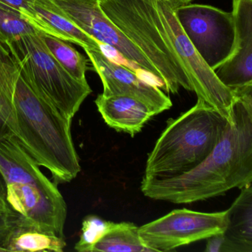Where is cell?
<instances>
[{
	"instance_id": "cell-1",
	"label": "cell",
	"mask_w": 252,
	"mask_h": 252,
	"mask_svg": "<svg viewBox=\"0 0 252 252\" xmlns=\"http://www.w3.org/2000/svg\"><path fill=\"white\" fill-rule=\"evenodd\" d=\"M231 119L209 156L192 170L166 179L143 180L153 200L191 203L242 189L252 181V85L232 91Z\"/></svg>"
},
{
	"instance_id": "cell-2",
	"label": "cell",
	"mask_w": 252,
	"mask_h": 252,
	"mask_svg": "<svg viewBox=\"0 0 252 252\" xmlns=\"http://www.w3.org/2000/svg\"><path fill=\"white\" fill-rule=\"evenodd\" d=\"M14 136L56 184L70 182L81 171L71 134L72 119L41 96L20 70L14 95Z\"/></svg>"
},
{
	"instance_id": "cell-3",
	"label": "cell",
	"mask_w": 252,
	"mask_h": 252,
	"mask_svg": "<svg viewBox=\"0 0 252 252\" xmlns=\"http://www.w3.org/2000/svg\"><path fill=\"white\" fill-rule=\"evenodd\" d=\"M0 175L15 224L65 238L64 197L12 134L0 141Z\"/></svg>"
},
{
	"instance_id": "cell-4",
	"label": "cell",
	"mask_w": 252,
	"mask_h": 252,
	"mask_svg": "<svg viewBox=\"0 0 252 252\" xmlns=\"http://www.w3.org/2000/svg\"><path fill=\"white\" fill-rule=\"evenodd\" d=\"M228 119L197 98L194 107L169 119L149 155L143 180L166 179L192 170L212 153Z\"/></svg>"
},
{
	"instance_id": "cell-5",
	"label": "cell",
	"mask_w": 252,
	"mask_h": 252,
	"mask_svg": "<svg viewBox=\"0 0 252 252\" xmlns=\"http://www.w3.org/2000/svg\"><path fill=\"white\" fill-rule=\"evenodd\" d=\"M104 14L144 54L161 76L162 88L192 91L158 12L156 0H99Z\"/></svg>"
},
{
	"instance_id": "cell-6",
	"label": "cell",
	"mask_w": 252,
	"mask_h": 252,
	"mask_svg": "<svg viewBox=\"0 0 252 252\" xmlns=\"http://www.w3.org/2000/svg\"><path fill=\"white\" fill-rule=\"evenodd\" d=\"M8 50L35 91L73 119L92 93L88 82L76 80L56 60L39 32L23 36Z\"/></svg>"
},
{
	"instance_id": "cell-7",
	"label": "cell",
	"mask_w": 252,
	"mask_h": 252,
	"mask_svg": "<svg viewBox=\"0 0 252 252\" xmlns=\"http://www.w3.org/2000/svg\"><path fill=\"white\" fill-rule=\"evenodd\" d=\"M174 11L197 54L213 71L216 70L234 49L236 32L232 13L211 5L190 3Z\"/></svg>"
},
{
	"instance_id": "cell-8",
	"label": "cell",
	"mask_w": 252,
	"mask_h": 252,
	"mask_svg": "<svg viewBox=\"0 0 252 252\" xmlns=\"http://www.w3.org/2000/svg\"><path fill=\"white\" fill-rule=\"evenodd\" d=\"M156 2L163 28L188 76L193 92L197 98L203 100L230 120L234 100L232 92L221 83L215 72L197 54L180 26L168 0H156Z\"/></svg>"
},
{
	"instance_id": "cell-9",
	"label": "cell",
	"mask_w": 252,
	"mask_h": 252,
	"mask_svg": "<svg viewBox=\"0 0 252 252\" xmlns=\"http://www.w3.org/2000/svg\"><path fill=\"white\" fill-rule=\"evenodd\" d=\"M228 211L195 212L175 209L138 228L140 238L152 252H169L225 232Z\"/></svg>"
},
{
	"instance_id": "cell-10",
	"label": "cell",
	"mask_w": 252,
	"mask_h": 252,
	"mask_svg": "<svg viewBox=\"0 0 252 252\" xmlns=\"http://www.w3.org/2000/svg\"><path fill=\"white\" fill-rule=\"evenodd\" d=\"M85 33L110 47L137 68L158 81L161 76L144 54L124 34L101 9L99 0H53Z\"/></svg>"
},
{
	"instance_id": "cell-11",
	"label": "cell",
	"mask_w": 252,
	"mask_h": 252,
	"mask_svg": "<svg viewBox=\"0 0 252 252\" xmlns=\"http://www.w3.org/2000/svg\"><path fill=\"white\" fill-rule=\"evenodd\" d=\"M85 51L93 68L101 78L103 95L133 97L147 104L156 115L172 107V101L161 90L146 82L128 67L113 62L102 49Z\"/></svg>"
},
{
	"instance_id": "cell-12",
	"label": "cell",
	"mask_w": 252,
	"mask_h": 252,
	"mask_svg": "<svg viewBox=\"0 0 252 252\" xmlns=\"http://www.w3.org/2000/svg\"><path fill=\"white\" fill-rule=\"evenodd\" d=\"M235 43L228 58L214 70L232 91L252 85V0H232Z\"/></svg>"
},
{
	"instance_id": "cell-13",
	"label": "cell",
	"mask_w": 252,
	"mask_h": 252,
	"mask_svg": "<svg viewBox=\"0 0 252 252\" xmlns=\"http://www.w3.org/2000/svg\"><path fill=\"white\" fill-rule=\"evenodd\" d=\"M95 104L109 126L132 137L139 133L145 124L156 115L147 104L129 95L106 96L101 94L97 96Z\"/></svg>"
},
{
	"instance_id": "cell-14",
	"label": "cell",
	"mask_w": 252,
	"mask_h": 252,
	"mask_svg": "<svg viewBox=\"0 0 252 252\" xmlns=\"http://www.w3.org/2000/svg\"><path fill=\"white\" fill-rule=\"evenodd\" d=\"M33 8L39 32L85 49L101 50V45L76 26L53 0H33Z\"/></svg>"
},
{
	"instance_id": "cell-15",
	"label": "cell",
	"mask_w": 252,
	"mask_h": 252,
	"mask_svg": "<svg viewBox=\"0 0 252 252\" xmlns=\"http://www.w3.org/2000/svg\"><path fill=\"white\" fill-rule=\"evenodd\" d=\"M228 211V225L223 234L231 252H252V184L241 189Z\"/></svg>"
},
{
	"instance_id": "cell-16",
	"label": "cell",
	"mask_w": 252,
	"mask_h": 252,
	"mask_svg": "<svg viewBox=\"0 0 252 252\" xmlns=\"http://www.w3.org/2000/svg\"><path fill=\"white\" fill-rule=\"evenodd\" d=\"M65 238L32 226L15 224L4 243L5 252H63Z\"/></svg>"
},
{
	"instance_id": "cell-17",
	"label": "cell",
	"mask_w": 252,
	"mask_h": 252,
	"mask_svg": "<svg viewBox=\"0 0 252 252\" xmlns=\"http://www.w3.org/2000/svg\"><path fill=\"white\" fill-rule=\"evenodd\" d=\"M20 68L9 51L0 42V116L12 134L15 130L14 95Z\"/></svg>"
},
{
	"instance_id": "cell-18",
	"label": "cell",
	"mask_w": 252,
	"mask_h": 252,
	"mask_svg": "<svg viewBox=\"0 0 252 252\" xmlns=\"http://www.w3.org/2000/svg\"><path fill=\"white\" fill-rule=\"evenodd\" d=\"M138 228L132 222H113L104 237L94 246L92 252H152L141 242Z\"/></svg>"
},
{
	"instance_id": "cell-19",
	"label": "cell",
	"mask_w": 252,
	"mask_h": 252,
	"mask_svg": "<svg viewBox=\"0 0 252 252\" xmlns=\"http://www.w3.org/2000/svg\"><path fill=\"white\" fill-rule=\"evenodd\" d=\"M39 34L51 55L73 78L83 83L88 82V60L82 54L65 41L42 32Z\"/></svg>"
},
{
	"instance_id": "cell-20",
	"label": "cell",
	"mask_w": 252,
	"mask_h": 252,
	"mask_svg": "<svg viewBox=\"0 0 252 252\" xmlns=\"http://www.w3.org/2000/svg\"><path fill=\"white\" fill-rule=\"evenodd\" d=\"M38 32L21 13L0 2V42L7 49L23 36Z\"/></svg>"
},
{
	"instance_id": "cell-21",
	"label": "cell",
	"mask_w": 252,
	"mask_h": 252,
	"mask_svg": "<svg viewBox=\"0 0 252 252\" xmlns=\"http://www.w3.org/2000/svg\"><path fill=\"white\" fill-rule=\"evenodd\" d=\"M113 222L96 215H88L82 222V232L75 249L79 252H92L94 246L104 237Z\"/></svg>"
},
{
	"instance_id": "cell-22",
	"label": "cell",
	"mask_w": 252,
	"mask_h": 252,
	"mask_svg": "<svg viewBox=\"0 0 252 252\" xmlns=\"http://www.w3.org/2000/svg\"><path fill=\"white\" fill-rule=\"evenodd\" d=\"M15 225V217L7 203L5 189L0 175V252H5L4 243Z\"/></svg>"
},
{
	"instance_id": "cell-23",
	"label": "cell",
	"mask_w": 252,
	"mask_h": 252,
	"mask_svg": "<svg viewBox=\"0 0 252 252\" xmlns=\"http://www.w3.org/2000/svg\"><path fill=\"white\" fill-rule=\"evenodd\" d=\"M0 2L21 13L36 29L37 18L33 8V0H0Z\"/></svg>"
},
{
	"instance_id": "cell-24",
	"label": "cell",
	"mask_w": 252,
	"mask_h": 252,
	"mask_svg": "<svg viewBox=\"0 0 252 252\" xmlns=\"http://www.w3.org/2000/svg\"><path fill=\"white\" fill-rule=\"evenodd\" d=\"M207 244L205 249L206 252H231L229 243L223 233L216 234L207 238Z\"/></svg>"
},
{
	"instance_id": "cell-25",
	"label": "cell",
	"mask_w": 252,
	"mask_h": 252,
	"mask_svg": "<svg viewBox=\"0 0 252 252\" xmlns=\"http://www.w3.org/2000/svg\"><path fill=\"white\" fill-rule=\"evenodd\" d=\"M12 134L11 129L8 127V125L5 122L2 116H0V141L5 137ZM13 135V134H12Z\"/></svg>"
},
{
	"instance_id": "cell-26",
	"label": "cell",
	"mask_w": 252,
	"mask_h": 252,
	"mask_svg": "<svg viewBox=\"0 0 252 252\" xmlns=\"http://www.w3.org/2000/svg\"><path fill=\"white\" fill-rule=\"evenodd\" d=\"M191 1H193V0H168V2L171 4L174 9L178 8V7L188 5Z\"/></svg>"
}]
</instances>
